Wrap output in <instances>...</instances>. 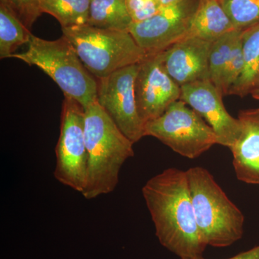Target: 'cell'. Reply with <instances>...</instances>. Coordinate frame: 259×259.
<instances>
[{
    "label": "cell",
    "instance_id": "cell-9",
    "mask_svg": "<svg viewBox=\"0 0 259 259\" xmlns=\"http://www.w3.org/2000/svg\"><path fill=\"white\" fill-rule=\"evenodd\" d=\"M197 4L198 0H182L163 6L147 20L133 23L130 33L148 55L162 52L185 38Z\"/></svg>",
    "mask_w": 259,
    "mask_h": 259
},
{
    "label": "cell",
    "instance_id": "cell-22",
    "mask_svg": "<svg viewBox=\"0 0 259 259\" xmlns=\"http://www.w3.org/2000/svg\"><path fill=\"white\" fill-rule=\"evenodd\" d=\"M125 3L133 23L147 20L163 7L159 0H125Z\"/></svg>",
    "mask_w": 259,
    "mask_h": 259
},
{
    "label": "cell",
    "instance_id": "cell-26",
    "mask_svg": "<svg viewBox=\"0 0 259 259\" xmlns=\"http://www.w3.org/2000/svg\"><path fill=\"white\" fill-rule=\"evenodd\" d=\"M250 95H251L253 98L255 99V100H259V88H257L256 90H255L253 93L250 94Z\"/></svg>",
    "mask_w": 259,
    "mask_h": 259
},
{
    "label": "cell",
    "instance_id": "cell-20",
    "mask_svg": "<svg viewBox=\"0 0 259 259\" xmlns=\"http://www.w3.org/2000/svg\"><path fill=\"white\" fill-rule=\"evenodd\" d=\"M232 23L244 30L259 21V0H219Z\"/></svg>",
    "mask_w": 259,
    "mask_h": 259
},
{
    "label": "cell",
    "instance_id": "cell-10",
    "mask_svg": "<svg viewBox=\"0 0 259 259\" xmlns=\"http://www.w3.org/2000/svg\"><path fill=\"white\" fill-rule=\"evenodd\" d=\"M134 90L138 111L144 125L160 117L181 97V87L166 72L160 53L148 55L141 63Z\"/></svg>",
    "mask_w": 259,
    "mask_h": 259
},
{
    "label": "cell",
    "instance_id": "cell-8",
    "mask_svg": "<svg viewBox=\"0 0 259 259\" xmlns=\"http://www.w3.org/2000/svg\"><path fill=\"white\" fill-rule=\"evenodd\" d=\"M140 64L131 65L98 79L97 90L99 105L134 144L145 137V125L138 111L134 90Z\"/></svg>",
    "mask_w": 259,
    "mask_h": 259
},
{
    "label": "cell",
    "instance_id": "cell-6",
    "mask_svg": "<svg viewBox=\"0 0 259 259\" xmlns=\"http://www.w3.org/2000/svg\"><path fill=\"white\" fill-rule=\"evenodd\" d=\"M144 136L156 138L175 152L192 159L218 144L212 127L182 100L174 102L160 117L146 122Z\"/></svg>",
    "mask_w": 259,
    "mask_h": 259
},
{
    "label": "cell",
    "instance_id": "cell-14",
    "mask_svg": "<svg viewBox=\"0 0 259 259\" xmlns=\"http://www.w3.org/2000/svg\"><path fill=\"white\" fill-rule=\"evenodd\" d=\"M219 0H198L186 37H198L214 42L235 30Z\"/></svg>",
    "mask_w": 259,
    "mask_h": 259
},
{
    "label": "cell",
    "instance_id": "cell-23",
    "mask_svg": "<svg viewBox=\"0 0 259 259\" xmlns=\"http://www.w3.org/2000/svg\"><path fill=\"white\" fill-rule=\"evenodd\" d=\"M29 29L42 14L39 0H8Z\"/></svg>",
    "mask_w": 259,
    "mask_h": 259
},
{
    "label": "cell",
    "instance_id": "cell-21",
    "mask_svg": "<svg viewBox=\"0 0 259 259\" xmlns=\"http://www.w3.org/2000/svg\"><path fill=\"white\" fill-rule=\"evenodd\" d=\"M241 33L237 38L232 49L231 55L223 72L221 86V93L223 94V96L228 95L230 90L241 76L244 66Z\"/></svg>",
    "mask_w": 259,
    "mask_h": 259
},
{
    "label": "cell",
    "instance_id": "cell-4",
    "mask_svg": "<svg viewBox=\"0 0 259 259\" xmlns=\"http://www.w3.org/2000/svg\"><path fill=\"white\" fill-rule=\"evenodd\" d=\"M196 221L207 245L224 248L241 239L244 215L206 168L187 170Z\"/></svg>",
    "mask_w": 259,
    "mask_h": 259
},
{
    "label": "cell",
    "instance_id": "cell-19",
    "mask_svg": "<svg viewBox=\"0 0 259 259\" xmlns=\"http://www.w3.org/2000/svg\"><path fill=\"white\" fill-rule=\"evenodd\" d=\"M241 32L242 30L235 29L212 42L209 56V80L220 91L227 62L231 55L232 49Z\"/></svg>",
    "mask_w": 259,
    "mask_h": 259
},
{
    "label": "cell",
    "instance_id": "cell-12",
    "mask_svg": "<svg viewBox=\"0 0 259 259\" xmlns=\"http://www.w3.org/2000/svg\"><path fill=\"white\" fill-rule=\"evenodd\" d=\"M212 44L198 37H186L160 52L166 72L180 87L209 80Z\"/></svg>",
    "mask_w": 259,
    "mask_h": 259
},
{
    "label": "cell",
    "instance_id": "cell-18",
    "mask_svg": "<svg viewBox=\"0 0 259 259\" xmlns=\"http://www.w3.org/2000/svg\"><path fill=\"white\" fill-rule=\"evenodd\" d=\"M91 0H39L40 11L52 15L61 28L88 25Z\"/></svg>",
    "mask_w": 259,
    "mask_h": 259
},
{
    "label": "cell",
    "instance_id": "cell-13",
    "mask_svg": "<svg viewBox=\"0 0 259 259\" xmlns=\"http://www.w3.org/2000/svg\"><path fill=\"white\" fill-rule=\"evenodd\" d=\"M241 133L230 148L238 180L259 185V108L241 110Z\"/></svg>",
    "mask_w": 259,
    "mask_h": 259
},
{
    "label": "cell",
    "instance_id": "cell-11",
    "mask_svg": "<svg viewBox=\"0 0 259 259\" xmlns=\"http://www.w3.org/2000/svg\"><path fill=\"white\" fill-rule=\"evenodd\" d=\"M223 97L209 79L181 87L180 100L209 124L217 136L218 144L230 148L241 134V123L227 111Z\"/></svg>",
    "mask_w": 259,
    "mask_h": 259
},
{
    "label": "cell",
    "instance_id": "cell-17",
    "mask_svg": "<svg viewBox=\"0 0 259 259\" xmlns=\"http://www.w3.org/2000/svg\"><path fill=\"white\" fill-rule=\"evenodd\" d=\"M133 20L125 0H91L89 25L108 30L129 31Z\"/></svg>",
    "mask_w": 259,
    "mask_h": 259
},
{
    "label": "cell",
    "instance_id": "cell-25",
    "mask_svg": "<svg viewBox=\"0 0 259 259\" xmlns=\"http://www.w3.org/2000/svg\"><path fill=\"white\" fill-rule=\"evenodd\" d=\"M159 1L163 6H167V5L176 4L182 0H159Z\"/></svg>",
    "mask_w": 259,
    "mask_h": 259
},
{
    "label": "cell",
    "instance_id": "cell-3",
    "mask_svg": "<svg viewBox=\"0 0 259 259\" xmlns=\"http://www.w3.org/2000/svg\"><path fill=\"white\" fill-rule=\"evenodd\" d=\"M26 51L11 58L35 66L50 76L70 97L87 108L97 102L98 79L85 67L71 42L64 36L47 40L31 35Z\"/></svg>",
    "mask_w": 259,
    "mask_h": 259
},
{
    "label": "cell",
    "instance_id": "cell-16",
    "mask_svg": "<svg viewBox=\"0 0 259 259\" xmlns=\"http://www.w3.org/2000/svg\"><path fill=\"white\" fill-rule=\"evenodd\" d=\"M32 33L8 0H0V58H11L19 47L28 44Z\"/></svg>",
    "mask_w": 259,
    "mask_h": 259
},
{
    "label": "cell",
    "instance_id": "cell-1",
    "mask_svg": "<svg viewBox=\"0 0 259 259\" xmlns=\"http://www.w3.org/2000/svg\"><path fill=\"white\" fill-rule=\"evenodd\" d=\"M142 194L160 243L180 258L202 256L207 244L196 221L187 171L167 168L146 182Z\"/></svg>",
    "mask_w": 259,
    "mask_h": 259
},
{
    "label": "cell",
    "instance_id": "cell-24",
    "mask_svg": "<svg viewBox=\"0 0 259 259\" xmlns=\"http://www.w3.org/2000/svg\"><path fill=\"white\" fill-rule=\"evenodd\" d=\"M180 259H204L203 256L196 257L192 258H180ZM228 259H259V245L255 246L251 249L243 252L239 254L235 255L232 258Z\"/></svg>",
    "mask_w": 259,
    "mask_h": 259
},
{
    "label": "cell",
    "instance_id": "cell-7",
    "mask_svg": "<svg viewBox=\"0 0 259 259\" xmlns=\"http://www.w3.org/2000/svg\"><path fill=\"white\" fill-rule=\"evenodd\" d=\"M56 180L82 193L87 182L88 154L84 135V109L65 97L61 114L60 134L56 147Z\"/></svg>",
    "mask_w": 259,
    "mask_h": 259
},
{
    "label": "cell",
    "instance_id": "cell-15",
    "mask_svg": "<svg viewBox=\"0 0 259 259\" xmlns=\"http://www.w3.org/2000/svg\"><path fill=\"white\" fill-rule=\"evenodd\" d=\"M244 66L228 95L244 97L259 88V21L242 30Z\"/></svg>",
    "mask_w": 259,
    "mask_h": 259
},
{
    "label": "cell",
    "instance_id": "cell-2",
    "mask_svg": "<svg viewBox=\"0 0 259 259\" xmlns=\"http://www.w3.org/2000/svg\"><path fill=\"white\" fill-rule=\"evenodd\" d=\"M84 135L88 164L81 194L93 199L115 190L121 168L134 156V144L97 102L84 109Z\"/></svg>",
    "mask_w": 259,
    "mask_h": 259
},
{
    "label": "cell",
    "instance_id": "cell-5",
    "mask_svg": "<svg viewBox=\"0 0 259 259\" xmlns=\"http://www.w3.org/2000/svg\"><path fill=\"white\" fill-rule=\"evenodd\" d=\"M86 69L102 79L121 69L141 64L148 54L129 31L108 30L84 25L62 28Z\"/></svg>",
    "mask_w": 259,
    "mask_h": 259
}]
</instances>
